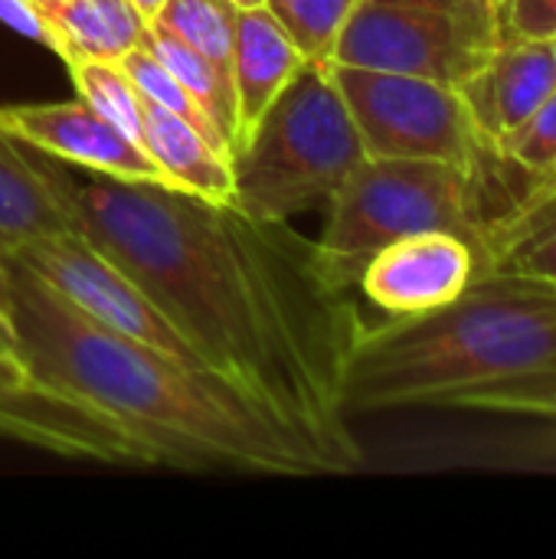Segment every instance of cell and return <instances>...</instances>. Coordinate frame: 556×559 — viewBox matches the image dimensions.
I'll return each mask as SVG.
<instances>
[{
  "mask_svg": "<svg viewBox=\"0 0 556 559\" xmlns=\"http://www.w3.org/2000/svg\"><path fill=\"white\" fill-rule=\"evenodd\" d=\"M364 157V141L328 62H305L233 151V203L252 219L288 223L328 203Z\"/></svg>",
  "mask_w": 556,
  "mask_h": 559,
  "instance_id": "cell-5",
  "label": "cell"
},
{
  "mask_svg": "<svg viewBox=\"0 0 556 559\" xmlns=\"http://www.w3.org/2000/svg\"><path fill=\"white\" fill-rule=\"evenodd\" d=\"M551 49H554V59H556V36H554V39H551Z\"/></svg>",
  "mask_w": 556,
  "mask_h": 559,
  "instance_id": "cell-30",
  "label": "cell"
},
{
  "mask_svg": "<svg viewBox=\"0 0 556 559\" xmlns=\"http://www.w3.org/2000/svg\"><path fill=\"white\" fill-rule=\"evenodd\" d=\"M305 52L292 43L269 7L239 10L233 33V92H236V141L233 151L252 134L265 108L301 72Z\"/></svg>",
  "mask_w": 556,
  "mask_h": 559,
  "instance_id": "cell-13",
  "label": "cell"
},
{
  "mask_svg": "<svg viewBox=\"0 0 556 559\" xmlns=\"http://www.w3.org/2000/svg\"><path fill=\"white\" fill-rule=\"evenodd\" d=\"M344 413L472 409L556 423V282L488 269L456 301L360 324Z\"/></svg>",
  "mask_w": 556,
  "mask_h": 559,
  "instance_id": "cell-3",
  "label": "cell"
},
{
  "mask_svg": "<svg viewBox=\"0 0 556 559\" xmlns=\"http://www.w3.org/2000/svg\"><path fill=\"white\" fill-rule=\"evenodd\" d=\"M0 354L3 357H13V360H23L20 357V341H16V328L10 321V314L0 308Z\"/></svg>",
  "mask_w": 556,
  "mask_h": 559,
  "instance_id": "cell-26",
  "label": "cell"
},
{
  "mask_svg": "<svg viewBox=\"0 0 556 559\" xmlns=\"http://www.w3.org/2000/svg\"><path fill=\"white\" fill-rule=\"evenodd\" d=\"M75 229L105 252L193 347L206 370L301 439L328 475L364 465L341 373L364 318L324 282L315 242L236 203L118 180L36 151Z\"/></svg>",
  "mask_w": 556,
  "mask_h": 559,
  "instance_id": "cell-1",
  "label": "cell"
},
{
  "mask_svg": "<svg viewBox=\"0 0 556 559\" xmlns=\"http://www.w3.org/2000/svg\"><path fill=\"white\" fill-rule=\"evenodd\" d=\"M7 314L26 370L111 416L151 465L242 475H328L324 462L213 370L128 341L10 259Z\"/></svg>",
  "mask_w": 556,
  "mask_h": 559,
  "instance_id": "cell-2",
  "label": "cell"
},
{
  "mask_svg": "<svg viewBox=\"0 0 556 559\" xmlns=\"http://www.w3.org/2000/svg\"><path fill=\"white\" fill-rule=\"evenodd\" d=\"M144 46L170 69V75L193 95V102L203 108V115L220 128V134L229 144L233 157V141H236V92H233V75L216 69L210 59H203L197 49L170 36L167 29L147 23Z\"/></svg>",
  "mask_w": 556,
  "mask_h": 559,
  "instance_id": "cell-18",
  "label": "cell"
},
{
  "mask_svg": "<svg viewBox=\"0 0 556 559\" xmlns=\"http://www.w3.org/2000/svg\"><path fill=\"white\" fill-rule=\"evenodd\" d=\"M236 13L239 10L229 0H167L151 23L197 49L216 69L233 75Z\"/></svg>",
  "mask_w": 556,
  "mask_h": 559,
  "instance_id": "cell-19",
  "label": "cell"
},
{
  "mask_svg": "<svg viewBox=\"0 0 556 559\" xmlns=\"http://www.w3.org/2000/svg\"><path fill=\"white\" fill-rule=\"evenodd\" d=\"M0 436L108 465H151V455L95 406L36 380L23 360L0 354Z\"/></svg>",
  "mask_w": 556,
  "mask_h": 559,
  "instance_id": "cell-9",
  "label": "cell"
},
{
  "mask_svg": "<svg viewBox=\"0 0 556 559\" xmlns=\"http://www.w3.org/2000/svg\"><path fill=\"white\" fill-rule=\"evenodd\" d=\"M0 128L20 144L79 170L167 183L147 151L79 95L69 102L0 105ZM170 187V183H167Z\"/></svg>",
  "mask_w": 556,
  "mask_h": 559,
  "instance_id": "cell-11",
  "label": "cell"
},
{
  "mask_svg": "<svg viewBox=\"0 0 556 559\" xmlns=\"http://www.w3.org/2000/svg\"><path fill=\"white\" fill-rule=\"evenodd\" d=\"M0 23L20 36H26L29 43H39L49 52H59V43H56L36 0H0Z\"/></svg>",
  "mask_w": 556,
  "mask_h": 559,
  "instance_id": "cell-25",
  "label": "cell"
},
{
  "mask_svg": "<svg viewBox=\"0 0 556 559\" xmlns=\"http://www.w3.org/2000/svg\"><path fill=\"white\" fill-rule=\"evenodd\" d=\"M501 154L537 180L556 177V88L541 108L501 144Z\"/></svg>",
  "mask_w": 556,
  "mask_h": 559,
  "instance_id": "cell-23",
  "label": "cell"
},
{
  "mask_svg": "<svg viewBox=\"0 0 556 559\" xmlns=\"http://www.w3.org/2000/svg\"><path fill=\"white\" fill-rule=\"evenodd\" d=\"M62 62L75 85V95L88 102L98 115H105L115 128H121L131 141L141 144L144 105H141V92L125 75V69L118 62L92 59V56H69Z\"/></svg>",
  "mask_w": 556,
  "mask_h": 559,
  "instance_id": "cell-20",
  "label": "cell"
},
{
  "mask_svg": "<svg viewBox=\"0 0 556 559\" xmlns=\"http://www.w3.org/2000/svg\"><path fill=\"white\" fill-rule=\"evenodd\" d=\"M39 10L59 43V59L92 56L118 62L147 33V20L131 0H46Z\"/></svg>",
  "mask_w": 556,
  "mask_h": 559,
  "instance_id": "cell-16",
  "label": "cell"
},
{
  "mask_svg": "<svg viewBox=\"0 0 556 559\" xmlns=\"http://www.w3.org/2000/svg\"><path fill=\"white\" fill-rule=\"evenodd\" d=\"M236 10H256V7H265V0H229Z\"/></svg>",
  "mask_w": 556,
  "mask_h": 559,
  "instance_id": "cell-29",
  "label": "cell"
},
{
  "mask_svg": "<svg viewBox=\"0 0 556 559\" xmlns=\"http://www.w3.org/2000/svg\"><path fill=\"white\" fill-rule=\"evenodd\" d=\"M75 223L46 183L36 151L0 128V246L13 252L26 242L72 233Z\"/></svg>",
  "mask_w": 556,
  "mask_h": 559,
  "instance_id": "cell-15",
  "label": "cell"
},
{
  "mask_svg": "<svg viewBox=\"0 0 556 559\" xmlns=\"http://www.w3.org/2000/svg\"><path fill=\"white\" fill-rule=\"evenodd\" d=\"M514 167L501 151H492L472 170L442 160L364 157L331 193L324 229L315 239L324 282L338 292H354L377 249L436 229L465 236L492 265V239L521 206L501 193Z\"/></svg>",
  "mask_w": 556,
  "mask_h": 559,
  "instance_id": "cell-4",
  "label": "cell"
},
{
  "mask_svg": "<svg viewBox=\"0 0 556 559\" xmlns=\"http://www.w3.org/2000/svg\"><path fill=\"white\" fill-rule=\"evenodd\" d=\"M482 272L485 255L459 233H416L377 249L360 278V295L387 318H413L456 301Z\"/></svg>",
  "mask_w": 556,
  "mask_h": 559,
  "instance_id": "cell-10",
  "label": "cell"
},
{
  "mask_svg": "<svg viewBox=\"0 0 556 559\" xmlns=\"http://www.w3.org/2000/svg\"><path fill=\"white\" fill-rule=\"evenodd\" d=\"M118 66L125 69V75L134 82V88L144 95V98H151V102H157L161 108H167V111H174V115H180L184 121H190L220 154H226L229 157V144H226V138L220 134V128L203 115V108L193 102V95L170 75V69L141 43V46H134V49H128L121 59H118Z\"/></svg>",
  "mask_w": 556,
  "mask_h": 559,
  "instance_id": "cell-21",
  "label": "cell"
},
{
  "mask_svg": "<svg viewBox=\"0 0 556 559\" xmlns=\"http://www.w3.org/2000/svg\"><path fill=\"white\" fill-rule=\"evenodd\" d=\"M367 157L442 160L478 167L495 147L478 134L459 88L436 79L328 62Z\"/></svg>",
  "mask_w": 556,
  "mask_h": 559,
  "instance_id": "cell-7",
  "label": "cell"
},
{
  "mask_svg": "<svg viewBox=\"0 0 556 559\" xmlns=\"http://www.w3.org/2000/svg\"><path fill=\"white\" fill-rule=\"evenodd\" d=\"M501 39V0H360L331 62L410 72L459 88Z\"/></svg>",
  "mask_w": 556,
  "mask_h": 559,
  "instance_id": "cell-6",
  "label": "cell"
},
{
  "mask_svg": "<svg viewBox=\"0 0 556 559\" xmlns=\"http://www.w3.org/2000/svg\"><path fill=\"white\" fill-rule=\"evenodd\" d=\"M7 282H10V255L0 246V308L7 311Z\"/></svg>",
  "mask_w": 556,
  "mask_h": 559,
  "instance_id": "cell-27",
  "label": "cell"
},
{
  "mask_svg": "<svg viewBox=\"0 0 556 559\" xmlns=\"http://www.w3.org/2000/svg\"><path fill=\"white\" fill-rule=\"evenodd\" d=\"M141 147L161 167L164 180L177 190L197 193L210 203H233V167L190 121L144 98Z\"/></svg>",
  "mask_w": 556,
  "mask_h": 559,
  "instance_id": "cell-14",
  "label": "cell"
},
{
  "mask_svg": "<svg viewBox=\"0 0 556 559\" xmlns=\"http://www.w3.org/2000/svg\"><path fill=\"white\" fill-rule=\"evenodd\" d=\"M554 88L556 59L551 43L505 36L482 69L459 85V95L478 134L501 151V144L541 108Z\"/></svg>",
  "mask_w": 556,
  "mask_h": 559,
  "instance_id": "cell-12",
  "label": "cell"
},
{
  "mask_svg": "<svg viewBox=\"0 0 556 559\" xmlns=\"http://www.w3.org/2000/svg\"><path fill=\"white\" fill-rule=\"evenodd\" d=\"M360 0H265L308 62H331L334 43Z\"/></svg>",
  "mask_w": 556,
  "mask_h": 559,
  "instance_id": "cell-22",
  "label": "cell"
},
{
  "mask_svg": "<svg viewBox=\"0 0 556 559\" xmlns=\"http://www.w3.org/2000/svg\"><path fill=\"white\" fill-rule=\"evenodd\" d=\"M131 3H134V10H138V13H141V16H144L147 23H151V20L157 16V10H161V7H164L167 0H131Z\"/></svg>",
  "mask_w": 556,
  "mask_h": 559,
  "instance_id": "cell-28",
  "label": "cell"
},
{
  "mask_svg": "<svg viewBox=\"0 0 556 559\" xmlns=\"http://www.w3.org/2000/svg\"><path fill=\"white\" fill-rule=\"evenodd\" d=\"M505 36L551 43L556 36V0H501Z\"/></svg>",
  "mask_w": 556,
  "mask_h": 559,
  "instance_id": "cell-24",
  "label": "cell"
},
{
  "mask_svg": "<svg viewBox=\"0 0 556 559\" xmlns=\"http://www.w3.org/2000/svg\"><path fill=\"white\" fill-rule=\"evenodd\" d=\"M488 269L556 282V177L541 180L537 190L498 226Z\"/></svg>",
  "mask_w": 556,
  "mask_h": 559,
  "instance_id": "cell-17",
  "label": "cell"
},
{
  "mask_svg": "<svg viewBox=\"0 0 556 559\" xmlns=\"http://www.w3.org/2000/svg\"><path fill=\"white\" fill-rule=\"evenodd\" d=\"M7 255L23 262L29 272H36L46 285H52L72 308H79L95 324L128 341H138L144 347H154L187 367L206 370L203 360L193 354V347L144 298V292L79 229L26 242Z\"/></svg>",
  "mask_w": 556,
  "mask_h": 559,
  "instance_id": "cell-8",
  "label": "cell"
}]
</instances>
